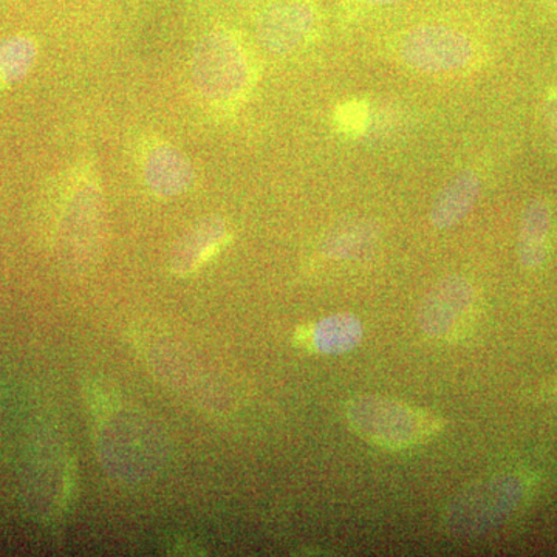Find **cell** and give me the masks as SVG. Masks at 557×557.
<instances>
[{
    "instance_id": "1",
    "label": "cell",
    "mask_w": 557,
    "mask_h": 557,
    "mask_svg": "<svg viewBox=\"0 0 557 557\" xmlns=\"http://www.w3.org/2000/svg\"><path fill=\"white\" fill-rule=\"evenodd\" d=\"M190 78L209 110L233 112L255 86V62L236 32L219 28L197 44Z\"/></svg>"
},
{
    "instance_id": "2",
    "label": "cell",
    "mask_w": 557,
    "mask_h": 557,
    "mask_svg": "<svg viewBox=\"0 0 557 557\" xmlns=\"http://www.w3.org/2000/svg\"><path fill=\"white\" fill-rule=\"evenodd\" d=\"M346 417L359 437L386 449L421 445L443 426V421L432 413L379 395H359L350 399Z\"/></svg>"
},
{
    "instance_id": "3",
    "label": "cell",
    "mask_w": 557,
    "mask_h": 557,
    "mask_svg": "<svg viewBox=\"0 0 557 557\" xmlns=\"http://www.w3.org/2000/svg\"><path fill=\"white\" fill-rule=\"evenodd\" d=\"M527 485L516 474L483 480L458 494L443 516V525L456 536H480L505 522L522 505Z\"/></svg>"
},
{
    "instance_id": "4",
    "label": "cell",
    "mask_w": 557,
    "mask_h": 557,
    "mask_svg": "<svg viewBox=\"0 0 557 557\" xmlns=\"http://www.w3.org/2000/svg\"><path fill=\"white\" fill-rule=\"evenodd\" d=\"M398 51L408 67L429 75L467 69L475 57L474 44L465 33L443 25H424L409 32Z\"/></svg>"
},
{
    "instance_id": "5",
    "label": "cell",
    "mask_w": 557,
    "mask_h": 557,
    "mask_svg": "<svg viewBox=\"0 0 557 557\" xmlns=\"http://www.w3.org/2000/svg\"><path fill=\"white\" fill-rule=\"evenodd\" d=\"M474 287L468 278H442L421 300L418 325L421 332L431 338H450L467 324L474 310Z\"/></svg>"
},
{
    "instance_id": "6",
    "label": "cell",
    "mask_w": 557,
    "mask_h": 557,
    "mask_svg": "<svg viewBox=\"0 0 557 557\" xmlns=\"http://www.w3.org/2000/svg\"><path fill=\"white\" fill-rule=\"evenodd\" d=\"M139 170L150 193L163 199L183 196L194 188L193 161L163 138H148L139 148Z\"/></svg>"
},
{
    "instance_id": "7",
    "label": "cell",
    "mask_w": 557,
    "mask_h": 557,
    "mask_svg": "<svg viewBox=\"0 0 557 557\" xmlns=\"http://www.w3.org/2000/svg\"><path fill=\"white\" fill-rule=\"evenodd\" d=\"M313 25L314 13L309 3L282 0L259 17L258 39L270 53H292L309 39Z\"/></svg>"
},
{
    "instance_id": "8",
    "label": "cell",
    "mask_w": 557,
    "mask_h": 557,
    "mask_svg": "<svg viewBox=\"0 0 557 557\" xmlns=\"http://www.w3.org/2000/svg\"><path fill=\"white\" fill-rule=\"evenodd\" d=\"M230 231L225 220L207 218L183 236L172 251L171 270L177 276H189L211 262L225 248Z\"/></svg>"
},
{
    "instance_id": "9",
    "label": "cell",
    "mask_w": 557,
    "mask_h": 557,
    "mask_svg": "<svg viewBox=\"0 0 557 557\" xmlns=\"http://www.w3.org/2000/svg\"><path fill=\"white\" fill-rule=\"evenodd\" d=\"M482 193V180L478 172L461 171L450 180L432 205V226L437 230H450L471 214Z\"/></svg>"
},
{
    "instance_id": "10",
    "label": "cell",
    "mask_w": 557,
    "mask_h": 557,
    "mask_svg": "<svg viewBox=\"0 0 557 557\" xmlns=\"http://www.w3.org/2000/svg\"><path fill=\"white\" fill-rule=\"evenodd\" d=\"M552 209L547 201L531 200L523 211L519 231V260L523 269L537 270L548 258Z\"/></svg>"
},
{
    "instance_id": "11",
    "label": "cell",
    "mask_w": 557,
    "mask_h": 557,
    "mask_svg": "<svg viewBox=\"0 0 557 557\" xmlns=\"http://www.w3.org/2000/svg\"><path fill=\"white\" fill-rule=\"evenodd\" d=\"M380 239L379 226L369 220H354L330 231L322 252L330 259L358 260L370 255Z\"/></svg>"
},
{
    "instance_id": "12",
    "label": "cell",
    "mask_w": 557,
    "mask_h": 557,
    "mask_svg": "<svg viewBox=\"0 0 557 557\" xmlns=\"http://www.w3.org/2000/svg\"><path fill=\"white\" fill-rule=\"evenodd\" d=\"M38 42L27 35L0 39V90L16 86L38 62Z\"/></svg>"
},
{
    "instance_id": "13",
    "label": "cell",
    "mask_w": 557,
    "mask_h": 557,
    "mask_svg": "<svg viewBox=\"0 0 557 557\" xmlns=\"http://www.w3.org/2000/svg\"><path fill=\"white\" fill-rule=\"evenodd\" d=\"M364 329L357 317L333 314L319 322L311 333V339L322 354L343 355L358 347Z\"/></svg>"
},
{
    "instance_id": "14",
    "label": "cell",
    "mask_w": 557,
    "mask_h": 557,
    "mask_svg": "<svg viewBox=\"0 0 557 557\" xmlns=\"http://www.w3.org/2000/svg\"><path fill=\"white\" fill-rule=\"evenodd\" d=\"M336 127L346 135H359L368 124V108L359 101L341 104L335 112Z\"/></svg>"
},
{
    "instance_id": "15",
    "label": "cell",
    "mask_w": 557,
    "mask_h": 557,
    "mask_svg": "<svg viewBox=\"0 0 557 557\" xmlns=\"http://www.w3.org/2000/svg\"><path fill=\"white\" fill-rule=\"evenodd\" d=\"M545 121H547L549 138L557 150V89L549 90L545 100Z\"/></svg>"
},
{
    "instance_id": "16",
    "label": "cell",
    "mask_w": 557,
    "mask_h": 557,
    "mask_svg": "<svg viewBox=\"0 0 557 557\" xmlns=\"http://www.w3.org/2000/svg\"><path fill=\"white\" fill-rule=\"evenodd\" d=\"M366 2L373 3V5H391V3H397L399 0H366Z\"/></svg>"
},
{
    "instance_id": "17",
    "label": "cell",
    "mask_w": 557,
    "mask_h": 557,
    "mask_svg": "<svg viewBox=\"0 0 557 557\" xmlns=\"http://www.w3.org/2000/svg\"><path fill=\"white\" fill-rule=\"evenodd\" d=\"M545 2H547L548 5L552 7V9L557 13V0H545Z\"/></svg>"
}]
</instances>
